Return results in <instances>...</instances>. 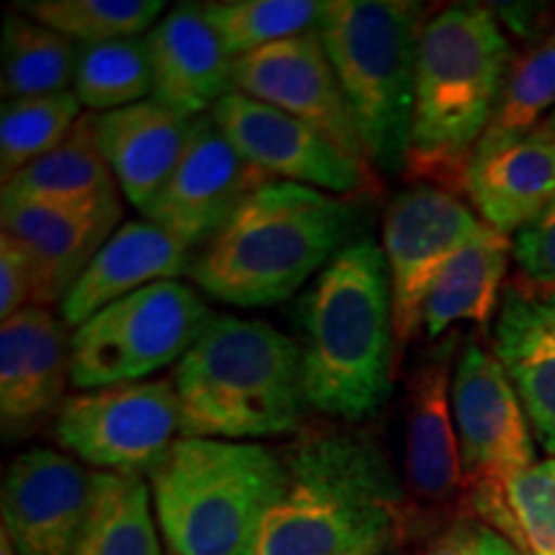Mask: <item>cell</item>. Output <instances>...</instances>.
<instances>
[{
    "mask_svg": "<svg viewBox=\"0 0 555 555\" xmlns=\"http://www.w3.org/2000/svg\"><path fill=\"white\" fill-rule=\"evenodd\" d=\"M491 352L515 386L535 440L555 457V291L506 288Z\"/></svg>",
    "mask_w": 555,
    "mask_h": 555,
    "instance_id": "ffe728a7",
    "label": "cell"
},
{
    "mask_svg": "<svg viewBox=\"0 0 555 555\" xmlns=\"http://www.w3.org/2000/svg\"><path fill=\"white\" fill-rule=\"evenodd\" d=\"M478 522H455L442 535H437L420 555H478Z\"/></svg>",
    "mask_w": 555,
    "mask_h": 555,
    "instance_id": "d590c367",
    "label": "cell"
},
{
    "mask_svg": "<svg viewBox=\"0 0 555 555\" xmlns=\"http://www.w3.org/2000/svg\"><path fill=\"white\" fill-rule=\"evenodd\" d=\"M358 555H401V551H399V543H393V545L373 547V551H365V553H358Z\"/></svg>",
    "mask_w": 555,
    "mask_h": 555,
    "instance_id": "74e56055",
    "label": "cell"
},
{
    "mask_svg": "<svg viewBox=\"0 0 555 555\" xmlns=\"http://www.w3.org/2000/svg\"><path fill=\"white\" fill-rule=\"evenodd\" d=\"M281 481L283 457L266 446L178 437L150 474L170 555H249Z\"/></svg>",
    "mask_w": 555,
    "mask_h": 555,
    "instance_id": "8992f818",
    "label": "cell"
},
{
    "mask_svg": "<svg viewBox=\"0 0 555 555\" xmlns=\"http://www.w3.org/2000/svg\"><path fill=\"white\" fill-rule=\"evenodd\" d=\"M422 29L406 0H330L317 26L376 170H406Z\"/></svg>",
    "mask_w": 555,
    "mask_h": 555,
    "instance_id": "52a82bcc",
    "label": "cell"
},
{
    "mask_svg": "<svg viewBox=\"0 0 555 555\" xmlns=\"http://www.w3.org/2000/svg\"><path fill=\"white\" fill-rule=\"evenodd\" d=\"M193 131V119L155 99L99 114L103 155L131 206H147L165 189Z\"/></svg>",
    "mask_w": 555,
    "mask_h": 555,
    "instance_id": "603a6c76",
    "label": "cell"
},
{
    "mask_svg": "<svg viewBox=\"0 0 555 555\" xmlns=\"http://www.w3.org/2000/svg\"><path fill=\"white\" fill-rule=\"evenodd\" d=\"M5 198L60 206H103L119 201V183L99 137V114L86 111L65 142L3 183Z\"/></svg>",
    "mask_w": 555,
    "mask_h": 555,
    "instance_id": "cb8c5ba5",
    "label": "cell"
},
{
    "mask_svg": "<svg viewBox=\"0 0 555 555\" xmlns=\"http://www.w3.org/2000/svg\"><path fill=\"white\" fill-rule=\"evenodd\" d=\"M540 129H543L545 134H551L555 139V108L551 111V114H547V119L540 121Z\"/></svg>",
    "mask_w": 555,
    "mask_h": 555,
    "instance_id": "ab89813d",
    "label": "cell"
},
{
    "mask_svg": "<svg viewBox=\"0 0 555 555\" xmlns=\"http://www.w3.org/2000/svg\"><path fill=\"white\" fill-rule=\"evenodd\" d=\"M73 93L88 111L134 106L152 93V60L147 39H121L82 47L75 67Z\"/></svg>",
    "mask_w": 555,
    "mask_h": 555,
    "instance_id": "1f68e13d",
    "label": "cell"
},
{
    "mask_svg": "<svg viewBox=\"0 0 555 555\" xmlns=\"http://www.w3.org/2000/svg\"><path fill=\"white\" fill-rule=\"evenodd\" d=\"M304 397L317 412L363 420L384 406L397 378L393 298L384 247L339 249L301 301Z\"/></svg>",
    "mask_w": 555,
    "mask_h": 555,
    "instance_id": "7a4b0ae2",
    "label": "cell"
},
{
    "mask_svg": "<svg viewBox=\"0 0 555 555\" xmlns=\"http://www.w3.org/2000/svg\"><path fill=\"white\" fill-rule=\"evenodd\" d=\"M78 54L73 41L50 26L9 13L3 24L0 93L5 101L65 93L69 80H75Z\"/></svg>",
    "mask_w": 555,
    "mask_h": 555,
    "instance_id": "83f0119b",
    "label": "cell"
},
{
    "mask_svg": "<svg viewBox=\"0 0 555 555\" xmlns=\"http://www.w3.org/2000/svg\"><path fill=\"white\" fill-rule=\"evenodd\" d=\"M34 304V268L24 245L3 234L0 237V319L16 317Z\"/></svg>",
    "mask_w": 555,
    "mask_h": 555,
    "instance_id": "e575fe53",
    "label": "cell"
},
{
    "mask_svg": "<svg viewBox=\"0 0 555 555\" xmlns=\"http://www.w3.org/2000/svg\"><path fill=\"white\" fill-rule=\"evenodd\" d=\"M152 60V99L196 119L211 114L227 95L237 93L234 60L201 5H178L147 31Z\"/></svg>",
    "mask_w": 555,
    "mask_h": 555,
    "instance_id": "ac0fdd59",
    "label": "cell"
},
{
    "mask_svg": "<svg viewBox=\"0 0 555 555\" xmlns=\"http://www.w3.org/2000/svg\"><path fill=\"white\" fill-rule=\"evenodd\" d=\"M95 496V470L50 448L13 457L3 478V530L18 555H73Z\"/></svg>",
    "mask_w": 555,
    "mask_h": 555,
    "instance_id": "9a60e30c",
    "label": "cell"
},
{
    "mask_svg": "<svg viewBox=\"0 0 555 555\" xmlns=\"http://www.w3.org/2000/svg\"><path fill=\"white\" fill-rule=\"evenodd\" d=\"M155 517L142 476L95 470L93 509L73 555H163Z\"/></svg>",
    "mask_w": 555,
    "mask_h": 555,
    "instance_id": "484cf974",
    "label": "cell"
},
{
    "mask_svg": "<svg viewBox=\"0 0 555 555\" xmlns=\"http://www.w3.org/2000/svg\"><path fill=\"white\" fill-rule=\"evenodd\" d=\"M356 198L270 180L193 255L191 278L217 301L275 307L350 245Z\"/></svg>",
    "mask_w": 555,
    "mask_h": 555,
    "instance_id": "3957f363",
    "label": "cell"
},
{
    "mask_svg": "<svg viewBox=\"0 0 555 555\" xmlns=\"http://www.w3.org/2000/svg\"><path fill=\"white\" fill-rule=\"evenodd\" d=\"M208 319L201 296L180 281L124 296L73 332V386L93 391L131 384L180 363Z\"/></svg>",
    "mask_w": 555,
    "mask_h": 555,
    "instance_id": "ba28073f",
    "label": "cell"
},
{
    "mask_svg": "<svg viewBox=\"0 0 555 555\" xmlns=\"http://www.w3.org/2000/svg\"><path fill=\"white\" fill-rule=\"evenodd\" d=\"M180 437L260 440L298 427L301 347L260 319L211 314L172 373Z\"/></svg>",
    "mask_w": 555,
    "mask_h": 555,
    "instance_id": "5b68a950",
    "label": "cell"
},
{
    "mask_svg": "<svg viewBox=\"0 0 555 555\" xmlns=\"http://www.w3.org/2000/svg\"><path fill=\"white\" fill-rule=\"evenodd\" d=\"M512 258L525 286L555 291V201L512 237Z\"/></svg>",
    "mask_w": 555,
    "mask_h": 555,
    "instance_id": "836d02e7",
    "label": "cell"
},
{
    "mask_svg": "<svg viewBox=\"0 0 555 555\" xmlns=\"http://www.w3.org/2000/svg\"><path fill=\"white\" fill-rule=\"evenodd\" d=\"M463 191L486 224L502 237H515L555 201V139L538 127L499 142H478Z\"/></svg>",
    "mask_w": 555,
    "mask_h": 555,
    "instance_id": "d6986e66",
    "label": "cell"
},
{
    "mask_svg": "<svg viewBox=\"0 0 555 555\" xmlns=\"http://www.w3.org/2000/svg\"><path fill=\"white\" fill-rule=\"evenodd\" d=\"M491 232L455 193L416 183L386 208L384 255L391 275L393 352L401 356L422 332L425 301L448 262Z\"/></svg>",
    "mask_w": 555,
    "mask_h": 555,
    "instance_id": "30bf717a",
    "label": "cell"
},
{
    "mask_svg": "<svg viewBox=\"0 0 555 555\" xmlns=\"http://www.w3.org/2000/svg\"><path fill=\"white\" fill-rule=\"evenodd\" d=\"M450 339L416 365L406 388V478L416 496L446 502L466 483L450 404Z\"/></svg>",
    "mask_w": 555,
    "mask_h": 555,
    "instance_id": "7402d4cb",
    "label": "cell"
},
{
    "mask_svg": "<svg viewBox=\"0 0 555 555\" xmlns=\"http://www.w3.org/2000/svg\"><path fill=\"white\" fill-rule=\"evenodd\" d=\"M509 237L491 229L483 240L457 253L435 281L425 301L422 330L429 339L446 335L457 322L486 327L494 317L509 266Z\"/></svg>",
    "mask_w": 555,
    "mask_h": 555,
    "instance_id": "d4e9b609",
    "label": "cell"
},
{
    "mask_svg": "<svg viewBox=\"0 0 555 555\" xmlns=\"http://www.w3.org/2000/svg\"><path fill=\"white\" fill-rule=\"evenodd\" d=\"M509 75V39L489 5L457 3L427 21L416 50L409 180L463 189Z\"/></svg>",
    "mask_w": 555,
    "mask_h": 555,
    "instance_id": "277c9868",
    "label": "cell"
},
{
    "mask_svg": "<svg viewBox=\"0 0 555 555\" xmlns=\"http://www.w3.org/2000/svg\"><path fill=\"white\" fill-rule=\"evenodd\" d=\"M208 24L219 34L221 44L232 60L245 57L317 29L324 3L314 0H227V3L201 5Z\"/></svg>",
    "mask_w": 555,
    "mask_h": 555,
    "instance_id": "4dcf8cb0",
    "label": "cell"
},
{
    "mask_svg": "<svg viewBox=\"0 0 555 555\" xmlns=\"http://www.w3.org/2000/svg\"><path fill=\"white\" fill-rule=\"evenodd\" d=\"M470 504L483 525L517 535L530 555H555V457L512 476L504 486H474Z\"/></svg>",
    "mask_w": 555,
    "mask_h": 555,
    "instance_id": "4316f807",
    "label": "cell"
},
{
    "mask_svg": "<svg viewBox=\"0 0 555 555\" xmlns=\"http://www.w3.org/2000/svg\"><path fill=\"white\" fill-rule=\"evenodd\" d=\"M450 404L466 481L504 486L535 466L530 420L494 352L476 339L455 360Z\"/></svg>",
    "mask_w": 555,
    "mask_h": 555,
    "instance_id": "7c38bea8",
    "label": "cell"
},
{
    "mask_svg": "<svg viewBox=\"0 0 555 555\" xmlns=\"http://www.w3.org/2000/svg\"><path fill=\"white\" fill-rule=\"evenodd\" d=\"M82 103L73 90L37 99H16L3 103L0 114V176L3 183L37 163L65 142L78 124Z\"/></svg>",
    "mask_w": 555,
    "mask_h": 555,
    "instance_id": "f1b7e54d",
    "label": "cell"
},
{
    "mask_svg": "<svg viewBox=\"0 0 555 555\" xmlns=\"http://www.w3.org/2000/svg\"><path fill=\"white\" fill-rule=\"evenodd\" d=\"M478 555H530L522 540L509 532H496L494 527L478 522Z\"/></svg>",
    "mask_w": 555,
    "mask_h": 555,
    "instance_id": "8d00e7d4",
    "label": "cell"
},
{
    "mask_svg": "<svg viewBox=\"0 0 555 555\" xmlns=\"http://www.w3.org/2000/svg\"><path fill=\"white\" fill-rule=\"evenodd\" d=\"M0 555H18L16 547H13L9 532L0 530Z\"/></svg>",
    "mask_w": 555,
    "mask_h": 555,
    "instance_id": "f35d334b",
    "label": "cell"
},
{
    "mask_svg": "<svg viewBox=\"0 0 555 555\" xmlns=\"http://www.w3.org/2000/svg\"><path fill=\"white\" fill-rule=\"evenodd\" d=\"M180 435L172 380H131L80 391L54 414V437L103 474L144 476L170 453Z\"/></svg>",
    "mask_w": 555,
    "mask_h": 555,
    "instance_id": "9c48e42d",
    "label": "cell"
},
{
    "mask_svg": "<svg viewBox=\"0 0 555 555\" xmlns=\"http://www.w3.org/2000/svg\"><path fill=\"white\" fill-rule=\"evenodd\" d=\"M121 201L103 206H60L31 198L0 204L3 234L24 245L34 268V307L62 304L90 260L116 234Z\"/></svg>",
    "mask_w": 555,
    "mask_h": 555,
    "instance_id": "2e32d148",
    "label": "cell"
},
{
    "mask_svg": "<svg viewBox=\"0 0 555 555\" xmlns=\"http://www.w3.org/2000/svg\"><path fill=\"white\" fill-rule=\"evenodd\" d=\"M283 457L281 489L249 555H358L404 535V489L363 429H307Z\"/></svg>",
    "mask_w": 555,
    "mask_h": 555,
    "instance_id": "6da1fadb",
    "label": "cell"
},
{
    "mask_svg": "<svg viewBox=\"0 0 555 555\" xmlns=\"http://www.w3.org/2000/svg\"><path fill=\"white\" fill-rule=\"evenodd\" d=\"M21 9L82 47L142 39V34L165 16V3L159 0H37Z\"/></svg>",
    "mask_w": 555,
    "mask_h": 555,
    "instance_id": "f546056e",
    "label": "cell"
},
{
    "mask_svg": "<svg viewBox=\"0 0 555 555\" xmlns=\"http://www.w3.org/2000/svg\"><path fill=\"white\" fill-rule=\"evenodd\" d=\"M232 80L237 93L291 114L345 155L373 165L317 29L234 60Z\"/></svg>",
    "mask_w": 555,
    "mask_h": 555,
    "instance_id": "5bb4252c",
    "label": "cell"
},
{
    "mask_svg": "<svg viewBox=\"0 0 555 555\" xmlns=\"http://www.w3.org/2000/svg\"><path fill=\"white\" fill-rule=\"evenodd\" d=\"M211 119L242 157L270 180L281 178L283 183L309 185L347 198L380 191L378 170L373 165L345 155L309 124L268 103L232 93L211 111Z\"/></svg>",
    "mask_w": 555,
    "mask_h": 555,
    "instance_id": "8fae6325",
    "label": "cell"
},
{
    "mask_svg": "<svg viewBox=\"0 0 555 555\" xmlns=\"http://www.w3.org/2000/svg\"><path fill=\"white\" fill-rule=\"evenodd\" d=\"M73 337L47 307H26L0 324V420L5 440L26 435L65 404Z\"/></svg>",
    "mask_w": 555,
    "mask_h": 555,
    "instance_id": "e0dca14e",
    "label": "cell"
},
{
    "mask_svg": "<svg viewBox=\"0 0 555 555\" xmlns=\"http://www.w3.org/2000/svg\"><path fill=\"white\" fill-rule=\"evenodd\" d=\"M266 183L270 178L242 157L211 114L196 116L189 147L144 219L180 245L201 249Z\"/></svg>",
    "mask_w": 555,
    "mask_h": 555,
    "instance_id": "4fadbf2b",
    "label": "cell"
},
{
    "mask_svg": "<svg viewBox=\"0 0 555 555\" xmlns=\"http://www.w3.org/2000/svg\"><path fill=\"white\" fill-rule=\"evenodd\" d=\"M193 249L147 219L127 221L90 260L62 307V322L78 330L101 309L159 281L191 275Z\"/></svg>",
    "mask_w": 555,
    "mask_h": 555,
    "instance_id": "44dd1931",
    "label": "cell"
},
{
    "mask_svg": "<svg viewBox=\"0 0 555 555\" xmlns=\"http://www.w3.org/2000/svg\"><path fill=\"white\" fill-rule=\"evenodd\" d=\"M555 108V34L512 69L502 101L481 142H499L540 127V116Z\"/></svg>",
    "mask_w": 555,
    "mask_h": 555,
    "instance_id": "d6a6232c",
    "label": "cell"
}]
</instances>
